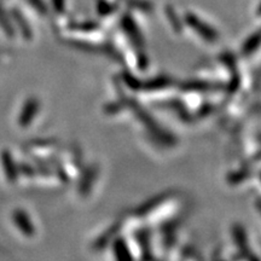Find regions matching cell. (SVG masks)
Returning <instances> with one entry per match:
<instances>
[{
  "label": "cell",
  "instance_id": "3957f363",
  "mask_svg": "<svg viewBox=\"0 0 261 261\" xmlns=\"http://www.w3.org/2000/svg\"><path fill=\"white\" fill-rule=\"evenodd\" d=\"M3 163H4L5 173H6V175H8V178L10 179V180H14L16 177L14 162H12L11 156H10L8 152H4V154H3Z\"/></svg>",
  "mask_w": 261,
  "mask_h": 261
},
{
  "label": "cell",
  "instance_id": "277c9868",
  "mask_svg": "<svg viewBox=\"0 0 261 261\" xmlns=\"http://www.w3.org/2000/svg\"><path fill=\"white\" fill-rule=\"evenodd\" d=\"M0 27L3 28V31H4L8 35L12 34L11 25H9V22L6 21V17H5L4 12H3L2 9H0Z\"/></svg>",
  "mask_w": 261,
  "mask_h": 261
},
{
  "label": "cell",
  "instance_id": "7a4b0ae2",
  "mask_svg": "<svg viewBox=\"0 0 261 261\" xmlns=\"http://www.w3.org/2000/svg\"><path fill=\"white\" fill-rule=\"evenodd\" d=\"M14 220L17 226L23 231V233L25 234H32L34 232V228H33L31 221L28 223V218L23 212H15L14 214Z\"/></svg>",
  "mask_w": 261,
  "mask_h": 261
},
{
  "label": "cell",
  "instance_id": "6da1fadb",
  "mask_svg": "<svg viewBox=\"0 0 261 261\" xmlns=\"http://www.w3.org/2000/svg\"><path fill=\"white\" fill-rule=\"evenodd\" d=\"M38 110V104L35 100H29V102L25 104L23 110H22L21 114V119H19V123L21 126H25L28 122L32 121V119L34 117L35 113Z\"/></svg>",
  "mask_w": 261,
  "mask_h": 261
}]
</instances>
